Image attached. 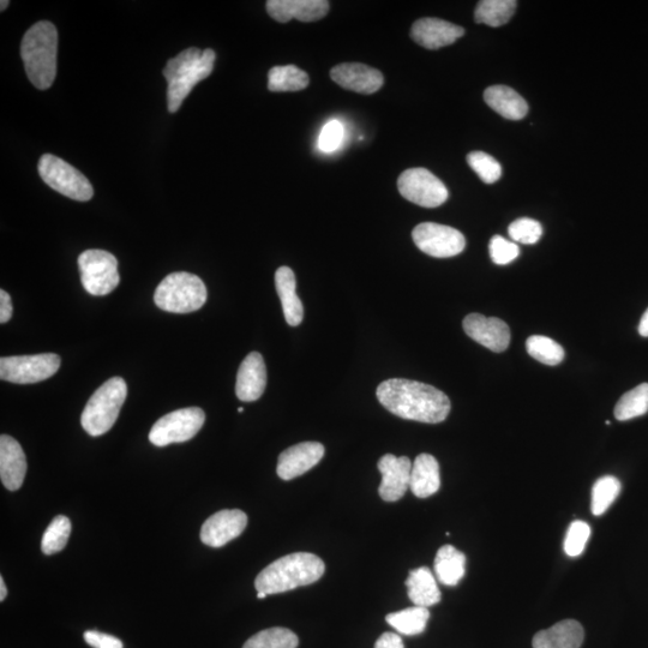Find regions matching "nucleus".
I'll return each instance as SVG.
<instances>
[{
  "label": "nucleus",
  "instance_id": "f257e3e1",
  "mask_svg": "<svg viewBox=\"0 0 648 648\" xmlns=\"http://www.w3.org/2000/svg\"><path fill=\"white\" fill-rule=\"evenodd\" d=\"M376 395L381 405L395 416L426 424L444 422L452 407L440 389L404 378L382 382Z\"/></svg>",
  "mask_w": 648,
  "mask_h": 648
},
{
  "label": "nucleus",
  "instance_id": "f03ea898",
  "mask_svg": "<svg viewBox=\"0 0 648 648\" xmlns=\"http://www.w3.org/2000/svg\"><path fill=\"white\" fill-rule=\"evenodd\" d=\"M326 566L320 557L309 552H296L279 558L264 568L255 580L257 592L276 594L308 586L320 580Z\"/></svg>",
  "mask_w": 648,
  "mask_h": 648
},
{
  "label": "nucleus",
  "instance_id": "7ed1b4c3",
  "mask_svg": "<svg viewBox=\"0 0 648 648\" xmlns=\"http://www.w3.org/2000/svg\"><path fill=\"white\" fill-rule=\"evenodd\" d=\"M57 53L58 32L53 23H35L24 34L21 57L34 87L46 90L52 86L57 75Z\"/></svg>",
  "mask_w": 648,
  "mask_h": 648
},
{
  "label": "nucleus",
  "instance_id": "20e7f679",
  "mask_svg": "<svg viewBox=\"0 0 648 648\" xmlns=\"http://www.w3.org/2000/svg\"><path fill=\"white\" fill-rule=\"evenodd\" d=\"M216 54L210 48L201 51L191 47L168 60L164 74L167 88V107L171 113L177 112L192 88L212 74Z\"/></svg>",
  "mask_w": 648,
  "mask_h": 648
},
{
  "label": "nucleus",
  "instance_id": "39448f33",
  "mask_svg": "<svg viewBox=\"0 0 648 648\" xmlns=\"http://www.w3.org/2000/svg\"><path fill=\"white\" fill-rule=\"evenodd\" d=\"M128 386L123 378L113 377L96 390L84 407L81 424L87 434L98 437L106 434L117 422L124 405Z\"/></svg>",
  "mask_w": 648,
  "mask_h": 648
},
{
  "label": "nucleus",
  "instance_id": "423d86ee",
  "mask_svg": "<svg viewBox=\"0 0 648 648\" xmlns=\"http://www.w3.org/2000/svg\"><path fill=\"white\" fill-rule=\"evenodd\" d=\"M207 288L197 275L179 272L167 275L156 287L154 302L159 309L173 314H189L207 302Z\"/></svg>",
  "mask_w": 648,
  "mask_h": 648
},
{
  "label": "nucleus",
  "instance_id": "0eeeda50",
  "mask_svg": "<svg viewBox=\"0 0 648 648\" xmlns=\"http://www.w3.org/2000/svg\"><path fill=\"white\" fill-rule=\"evenodd\" d=\"M38 170L41 179L59 194L80 202L92 200L94 190L89 180L77 168L58 156L42 155Z\"/></svg>",
  "mask_w": 648,
  "mask_h": 648
},
{
  "label": "nucleus",
  "instance_id": "6e6552de",
  "mask_svg": "<svg viewBox=\"0 0 648 648\" xmlns=\"http://www.w3.org/2000/svg\"><path fill=\"white\" fill-rule=\"evenodd\" d=\"M81 281L92 296H107L119 285L118 261L105 250H87L78 257Z\"/></svg>",
  "mask_w": 648,
  "mask_h": 648
},
{
  "label": "nucleus",
  "instance_id": "1a4fd4ad",
  "mask_svg": "<svg viewBox=\"0 0 648 648\" xmlns=\"http://www.w3.org/2000/svg\"><path fill=\"white\" fill-rule=\"evenodd\" d=\"M206 414L198 407L182 408L161 417L149 432V441L156 447L183 443L194 438L202 429Z\"/></svg>",
  "mask_w": 648,
  "mask_h": 648
},
{
  "label": "nucleus",
  "instance_id": "9d476101",
  "mask_svg": "<svg viewBox=\"0 0 648 648\" xmlns=\"http://www.w3.org/2000/svg\"><path fill=\"white\" fill-rule=\"evenodd\" d=\"M60 363L62 360L54 353L3 357L0 359V378L16 384L38 383L56 374Z\"/></svg>",
  "mask_w": 648,
  "mask_h": 648
},
{
  "label": "nucleus",
  "instance_id": "9b49d317",
  "mask_svg": "<svg viewBox=\"0 0 648 648\" xmlns=\"http://www.w3.org/2000/svg\"><path fill=\"white\" fill-rule=\"evenodd\" d=\"M398 189L402 197L417 206L436 208L448 200L446 185L426 168H410L398 179Z\"/></svg>",
  "mask_w": 648,
  "mask_h": 648
},
{
  "label": "nucleus",
  "instance_id": "f8f14e48",
  "mask_svg": "<svg viewBox=\"0 0 648 648\" xmlns=\"http://www.w3.org/2000/svg\"><path fill=\"white\" fill-rule=\"evenodd\" d=\"M412 238L419 250L437 258L459 255L466 246L464 234L453 227L434 224V222H424L416 226Z\"/></svg>",
  "mask_w": 648,
  "mask_h": 648
},
{
  "label": "nucleus",
  "instance_id": "ddd939ff",
  "mask_svg": "<svg viewBox=\"0 0 648 648\" xmlns=\"http://www.w3.org/2000/svg\"><path fill=\"white\" fill-rule=\"evenodd\" d=\"M248 515L239 509H225L210 516L201 528V540L210 548H221L242 534Z\"/></svg>",
  "mask_w": 648,
  "mask_h": 648
},
{
  "label": "nucleus",
  "instance_id": "4468645a",
  "mask_svg": "<svg viewBox=\"0 0 648 648\" xmlns=\"http://www.w3.org/2000/svg\"><path fill=\"white\" fill-rule=\"evenodd\" d=\"M378 470L382 474V483L378 494L383 501L396 502L405 496L410 489L412 462L407 456L396 458L386 454L378 461Z\"/></svg>",
  "mask_w": 648,
  "mask_h": 648
},
{
  "label": "nucleus",
  "instance_id": "2eb2a0df",
  "mask_svg": "<svg viewBox=\"0 0 648 648\" xmlns=\"http://www.w3.org/2000/svg\"><path fill=\"white\" fill-rule=\"evenodd\" d=\"M462 326L472 340L489 348L492 352L506 351L510 344L509 327L500 318L471 314L465 317Z\"/></svg>",
  "mask_w": 648,
  "mask_h": 648
},
{
  "label": "nucleus",
  "instance_id": "dca6fc26",
  "mask_svg": "<svg viewBox=\"0 0 648 648\" xmlns=\"http://www.w3.org/2000/svg\"><path fill=\"white\" fill-rule=\"evenodd\" d=\"M330 77L340 87L359 94H374L383 86L381 71L360 63H342L330 70Z\"/></svg>",
  "mask_w": 648,
  "mask_h": 648
},
{
  "label": "nucleus",
  "instance_id": "f3484780",
  "mask_svg": "<svg viewBox=\"0 0 648 648\" xmlns=\"http://www.w3.org/2000/svg\"><path fill=\"white\" fill-rule=\"evenodd\" d=\"M323 444L303 442L290 447L279 456L276 472L282 480H291L315 467L324 456Z\"/></svg>",
  "mask_w": 648,
  "mask_h": 648
},
{
  "label": "nucleus",
  "instance_id": "a211bd4d",
  "mask_svg": "<svg viewBox=\"0 0 648 648\" xmlns=\"http://www.w3.org/2000/svg\"><path fill=\"white\" fill-rule=\"evenodd\" d=\"M465 30L454 23L440 20V18H422L413 23L411 36L419 46L428 50H438L454 44L464 36Z\"/></svg>",
  "mask_w": 648,
  "mask_h": 648
},
{
  "label": "nucleus",
  "instance_id": "6ab92c4d",
  "mask_svg": "<svg viewBox=\"0 0 648 648\" xmlns=\"http://www.w3.org/2000/svg\"><path fill=\"white\" fill-rule=\"evenodd\" d=\"M267 11L273 20L280 23L291 20L315 22L327 16L329 2L327 0H269Z\"/></svg>",
  "mask_w": 648,
  "mask_h": 648
},
{
  "label": "nucleus",
  "instance_id": "aec40b11",
  "mask_svg": "<svg viewBox=\"0 0 648 648\" xmlns=\"http://www.w3.org/2000/svg\"><path fill=\"white\" fill-rule=\"evenodd\" d=\"M267 387V369L263 357L258 352H251L240 365L236 394L239 400L256 401L261 398Z\"/></svg>",
  "mask_w": 648,
  "mask_h": 648
},
{
  "label": "nucleus",
  "instance_id": "412c9836",
  "mask_svg": "<svg viewBox=\"0 0 648 648\" xmlns=\"http://www.w3.org/2000/svg\"><path fill=\"white\" fill-rule=\"evenodd\" d=\"M27 473V460L21 444L8 435L0 437V479L6 489L21 488Z\"/></svg>",
  "mask_w": 648,
  "mask_h": 648
},
{
  "label": "nucleus",
  "instance_id": "4be33fe9",
  "mask_svg": "<svg viewBox=\"0 0 648 648\" xmlns=\"http://www.w3.org/2000/svg\"><path fill=\"white\" fill-rule=\"evenodd\" d=\"M585 632L578 621H561L534 635L533 648H580Z\"/></svg>",
  "mask_w": 648,
  "mask_h": 648
},
{
  "label": "nucleus",
  "instance_id": "5701e85b",
  "mask_svg": "<svg viewBox=\"0 0 648 648\" xmlns=\"http://www.w3.org/2000/svg\"><path fill=\"white\" fill-rule=\"evenodd\" d=\"M275 286L281 300L282 310L288 324L297 327L303 321L304 308L297 296L296 275L288 267H280L275 273Z\"/></svg>",
  "mask_w": 648,
  "mask_h": 648
},
{
  "label": "nucleus",
  "instance_id": "b1692460",
  "mask_svg": "<svg viewBox=\"0 0 648 648\" xmlns=\"http://www.w3.org/2000/svg\"><path fill=\"white\" fill-rule=\"evenodd\" d=\"M441 488L440 465L434 456L420 454L414 460L410 489L414 496L426 498L435 495Z\"/></svg>",
  "mask_w": 648,
  "mask_h": 648
},
{
  "label": "nucleus",
  "instance_id": "393cba45",
  "mask_svg": "<svg viewBox=\"0 0 648 648\" xmlns=\"http://www.w3.org/2000/svg\"><path fill=\"white\" fill-rule=\"evenodd\" d=\"M484 100L492 110L509 120H521L527 116L528 105L522 96L507 86H492L485 90Z\"/></svg>",
  "mask_w": 648,
  "mask_h": 648
},
{
  "label": "nucleus",
  "instance_id": "a878e982",
  "mask_svg": "<svg viewBox=\"0 0 648 648\" xmlns=\"http://www.w3.org/2000/svg\"><path fill=\"white\" fill-rule=\"evenodd\" d=\"M408 598L416 606L429 608L441 602V591L438 588L435 575L428 567L411 570L405 582Z\"/></svg>",
  "mask_w": 648,
  "mask_h": 648
},
{
  "label": "nucleus",
  "instance_id": "bb28decb",
  "mask_svg": "<svg viewBox=\"0 0 648 648\" xmlns=\"http://www.w3.org/2000/svg\"><path fill=\"white\" fill-rule=\"evenodd\" d=\"M436 578L446 586L458 585L466 573V556L453 545H444L435 558Z\"/></svg>",
  "mask_w": 648,
  "mask_h": 648
},
{
  "label": "nucleus",
  "instance_id": "cd10ccee",
  "mask_svg": "<svg viewBox=\"0 0 648 648\" xmlns=\"http://www.w3.org/2000/svg\"><path fill=\"white\" fill-rule=\"evenodd\" d=\"M309 82L308 74L294 65L274 66L268 72L270 92H299L308 87Z\"/></svg>",
  "mask_w": 648,
  "mask_h": 648
},
{
  "label": "nucleus",
  "instance_id": "c85d7f7f",
  "mask_svg": "<svg viewBox=\"0 0 648 648\" xmlns=\"http://www.w3.org/2000/svg\"><path fill=\"white\" fill-rule=\"evenodd\" d=\"M430 612L428 608L422 606H413L402 611L393 612L386 617L389 626H392L396 632L402 635L422 634L428 626Z\"/></svg>",
  "mask_w": 648,
  "mask_h": 648
},
{
  "label": "nucleus",
  "instance_id": "c756f323",
  "mask_svg": "<svg viewBox=\"0 0 648 648\" xmlns=\"http://www.w3.org/2000/svg\"><path fill=\"white\" fill-rule=\"evenodd\" d=\"M518 3L515 0H483L474 11V21L490 27H501L513 17Z\"/></svg>",
  "mask_w": 648,
  "mask_h": 648
},
{
  "label": "nucleus",
  "instance_id": "7c9ffc66",
  "mask_svg": "<svg viewBox=\"0 0 648 648\" xmlns=\"http://www.w3.org/2000/svg\"><path fill=\"white\" fill-rule=\"evenodd\" d=\"M647 412L648 383H642L622 395L615 407V417L620 422L644 416Z\"/></svg>",
  "mask_w": 648,
  "mask_h": 648
},
{
  "label": "nucleus",
  "instance_id": "2f4dec72",
  "mask_svg": "<svg viewBox=\"0 0 648 648\" xmlns=\"http://www.w3.org/2000/svg\"><path fill=\"white\" fill-rule=\"evenodd\" d=\"M298 636L287 628L275 627L251 636L243 648H297Z\"/></svg>",
  "mask_w": 648,
  "mask_h": 648
},
{
  "label": "nucleus",
  "instance_id": "473e14b6",
  "mask_svg": "<svg viewBox=\"0 0 648 648\" xmlns=\"http://www.w3.org/2000/svg\"><path fill=\"white\" fill-rule=\"evenodd\" d=\"M526 350L532 358L550 366L562 363L566 356V352L560 344L543 335L530 336L526 341Z\"/></svg>",
  "mask_w": 648,
  "mask_h": 648
},
{
  "label": "nucleus",
  "instance_id": "72a5a7b5",
  "mask_svg": "<svg viewBox=\"0 0 648 648\" xmlns=\"http://www.w3.org/2000/svg\"><path fill=\"white\" fill-rule=\"evenodd\" d=\"M622 485L616 477L605 476L599 478L593 485L591 510L596 516L606 513L612 503L620 495Z\"/></svg>",
  "mask_w": 648,
  "mask_h": 648
},
{
  "label": "nucleus",
  "instance_id": "f704fd0d",
  "mask_svg": "<svg viewBox=\"0 0 648 648\" xmlns=\"http://www.w3.org/2000/svg\"><path fill=\"white\" fill-rule=\"evenodd\" d=\"M71 533V522L69 518H66L64 515H58L54 518L47 527V530L42 536L41 540V550L45 555L57 554V552L62 551L68 540Z\"/></svg>",
  "mask_w": 648,
  "mask_h": 648
},
{
  "label": "nucleus",
  "instance_id": "c9c22d12",
  "mask_svg": "<svg viewBox=\"0 0 648 648\" xmlns=\"http://www.w3.org/2000/svg\"><path fill=\"white\" fill-rule=\"evenodd\" d=\"M468 165L486 184H494L502 176L500 162L484 152H472L467 155Z\"/></svg>",
  "mask_w": 648,
  "mask_h": 648
},
{
  "label": "nucleus",
  "instance_id": "e433bc0d",
  "mask_svg": "<svg viewBox=\"0 0 648 648\" xmlns=\"http://www.w3.org/2000/svg\"><path fill=\"white\" fill-rule=\"evenodd\" d=\"M591 536V527L585 521L575 520L570 524L566 539H564V552L569 557H578L584 552L588 539Z\"/></svg>",
  "mask_w": 648,
  "mask_h": 648
},
{
  "label": "nucleus",
  "instance_id": "4c0bfd02",
  "mask_svg": "<svg viewBox=\"0 0 648 648\" xmlns=\"http://www.w3.org/2000/svg\"><path fill=\"white\" fill-rule=\"evenodd\" d=\"M508 233L514 243L532 245L539 242L543 234V227L537 220L521 218L510 224Z\"/></svg>",
  "mask_w": 648,
  "mask_h": 648
},
{
  "label": "nucleus",
  "instance_id": "58836bf2",
  "mask_svg": "<svg viewBox=\"0 0 648 648\" xmlns=\"http://www.w3.org/2000/svg\"><path fill=\"white\" fill-rule=\"evenodd\" d=\"M490 257L492 262L498 266H506L519 257L520 249L518 244L510 242L501 236H494L489 244Z\"/></svg>",
  "mask_w": 648,
  "mask_h": 648
},
{
  "label": "nucleus",
  "instance_id": "ea45409f",
  "mask_svg": "<svg viewBox=\"0 0 648 648\" xmlns=\"http://www.w3.org/2000/svg\"><path fill=\"white\" fill-rule=\"evenodd\" d=\"M344 136V124L339 122L338 119L329 120L323 126L320 137H318V148L324 153H333L341 147Z\"/></svg>",
  "mask_w": 648,
  "mask_h": 648
},
{
  "label": "nucleus",
  "instance_id": "a19ab883",
  "mask_svg": "<svg viewBox=\"0 0 648 648\" xmlns=\"http://www.w3.org/2000/svg\"><path fill=\"white\" fill-rule=\"evenodd\" d=\"M83 638L93 648H123L122 640L116 636L95 632V630H88L84 633Z\"/></svg>",
  "mask_w": 648,
  "mask_h": 648
},
{
  "label": "nucleus",
  "instance_id": "79ce46f5",
  "mask_svg": "<svg viewBox=\"0 0 648 648\" xmlns=\"http://www.w3.org/2000/svg\"><path fill=\"white\" fill-rule=\"evenodd\" d=\"M375 648H405L401 636L395 633H384L377 640Z\"/></svg>",
  "mask_w": 648,
  "mask_h": 648
},
{
  "label": "nucleus",
  "instance_id": "37998d69",
  "mask_svg": "<svg viewBox=\"0 0 648 648\" xmlns=\"http://www.w3.org/2000/svg\"><path fill=\"white\" fill-rule=\"evenodd\" d=\"M12 302L8 292L0 291V323L9 322L12 317Z\"/></svg>",
  "mask_w": 648,
  "mask_h": 648
},
{
  "label": "nucleus",
  "instance_id": "c03bdc74",
  "mask_svg": "<svg viewBox=\"0 0 648 648\" xmlns=\"http://www.w3.org/2000/svg\"><path fill=\"white\" fill-rule=\"evenodd\" d=\"M639 333L641 336L648 338V309L645 311L644 316H642L639 324Z\"/></svg>",
  "mask_w": 648,
  "mask_h": 648
},
{
  "label": "nucleus",
  "instance_id": "a18cd8bd",
  "mask_svg": "<svg viewBox=\"0 0 648 648\" xmlns=\"http://www.w3.org/2000/svg\"><path fill=\"white\" fill-rule=\"evenodd\" d=\"M6 596H8V590H6L4 579L0 578V602H4Z\"/></svg>",
  "mask_w": 648,
  "mask_h": 648
},
{
  "label": "nucleus",
  "instance_id": "49530a36",
  "mask_svg": "<svg viewBox=\"0 0 648 648\" xmlns=\"http://www.w3.org/2000/svg\"><path fill=\"white\" fill-rule=\"evenodd\" d=\"M0 4H2V6H0V9H2V11H4L6 8H8V5L10 3L8 2V0H2V3H0Z\"/></svg>",
  "mask_w": 648,
  "mask_h": 648
},
{
  "label": "nucleus",
  "instance_id": "de8ad7c7",
  "mask_svg": "<svg viewBox=\"0 0 648 648\" xmlns=\"http://www.w3.org/2000/svg\"><path fill=\"white\" fill-rule=\"evenodd\" d=\"M267 596H268L267 593H264V592H257V598H258V599H264V598H266Z\"/></svg>",
  "mask_w": 648,
  "mask_h": 648
},
{
  "label": "nucleus",
  "instance_id": "09e8293b",
  "mask_svg": "<svg viewBox=\"0 0 648 648\" xmlns=\"http://www.w3.org/2000/svg\"><path fill=\"white\" fill-rule=\"evenodd\" d=\"M238 412H239V413H243V412H244V408H243V407H239V408H238Z\"/></svg>",
  "mask_w": 648,
  "mask_h": 648
}]
</instances>
